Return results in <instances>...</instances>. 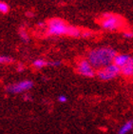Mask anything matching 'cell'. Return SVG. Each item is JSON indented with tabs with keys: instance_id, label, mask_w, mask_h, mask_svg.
Segmentation results:
<instances>
[{
	"instance_id": "10",
	"label": "cell",
	"mask_w": 133,
	"mask_h": 134,
	"mask_svg": "<svg viewBox=\"0 0 133 134\" xmlns=\"http://www.w3.org/2000/svg\"><path fill=\"white\" fill-rule=\"evenodd\" d=\"M49 64V61H47L46 59H43V58H37V59L33 60L32 62V66L33 68H35V69H43L45 67H48Z\"/></svg>"
},
{
	"instance_id": "19",
	"label": "cell",
	"mask_w": 133,
	"mask_h": 134,
	"mask_svg": "<svg viewBox=\"0 0 133 134\" xmlns=\"http://www.w3.org/2000/svg\"><path fill=\"white\" fill-rule=\"evenodd\" d=\"M132 134H133V129H132Z\"/></svg>"
},
{
	"instance_id": "8",
	"label": "cell",
	"mask_w": 133,
	"mask_h": 134,
	"mask_svg": "<svg viewBox=\"0 0 133 134\" xmlns=\"http://www.w3.org/2000/svg\"><path fill=\"white\" fill-rule=\"evenodd\" d=\"M121 73L125 77H133V57H131L128 64L121 68Z\"/></svg>"
},
{
	"instance_id": "17",
	"label": "cell",
	"mask_w": 133,
	"mask_h": 134,
	"mask_svg": "<svg viewBox=\"0 0 133 134\" xmlns=\"http://www.w3.org/2000/svg\"><path fill=\"white\" fill-rule=\"evenodd\" d=\"M57 99H58V102H60V103H66V101H68V97L66 95H64V94L59 95Z\"/></svg>"
},
{
	"instance_id": "2",
	"label": "cell",
	"mask_w": 133,
	"mask_h": 134,
	"mask_svg": "<svg viewBox=\"0 0 133 134\" xmlns=\"http://www.w3.org/2000/svg\"><path fill=\"white\" fill-rule=\"evenodd\" d=\"M124 20L121 16L114 13H104L101 18L100 24L104 30L108 31H116L123 28Z\"/></svg>"
},
{
	"instance_id": "5",
	"label": "cell",
	"mask_w": 133,
	"mask_h": 134,
	"mask_svg": "<svg viewBox=\"0 0 133 134\" xmlns=\"http://www.w3.org/2000/svg\"><path fill=\"white\" fill-rule=\"evenodd\" d=\"M33 82L31 80H22L16 82L14 84H10L6 88V91L10 94H20V93L27 92L33 88Z\"/></svg>"
},
{
	"instance_id": "3",
	"label": "cell",
	"mask_w": 133,
	"mask_h": 134,
	"mask_svg": "<svg viewBox=\"0 0 133 134\" xmlns=\"http://www.w3.org/2000/svg\"><path fill=\"white\" fill-rule=\"evenodd\" d=\"M69 25L60 18H52L48 21L47 34L51 36H61L68 35Z\"/></svg>"
},
{
	"instance_id": "1",
	"label": "cell",
	"mask_w": 133,
	"mask_h": 134,
	"mask_svg": "<svg viewBox=\"0 0 133 134\" xmlns=\"http://www.w3.org/2000/svg\"><path fill=\"white\" fill-rule=\"evenodd\" d=\"M115 49L109 47H101V48H95L90 49L87 52V59L90 61L94 69H103L108 65L112 64L114 57L116 56Z\"/></svg>"
},
{
	"instance_id": "4",
	"label": "cell",
	"mask_w": 133,
	"mask_h": 134,
	"mask_svg": "<svg viewBox=\"0 0 133 134\" xmlns=\"http://www.w3.org/2000/svg\"><path fill=\"white\" fill-rule=\"evenodd\" d=\"M121 73V69L115 64H110L107 67L100 69L96 72L97 77L102 81H110L116 78Z\"/></svg>"
},
{
	"instance_id": "14",
	"label": "cell",
	"mask_w": 133,
	"mask_h": 134,
	"mask_svg": "<svg viewBox=\"0 0 133 134\" xmlns=\"http://www.w3.org/2000/svg\"><path fill=\"white\" fill-rule=\"evenodd\" d=\"M9 10H10V7L7 3L3 2V1H0V13H8Z\"/></svg>"
},
{
	"instance_id": "15",
	"label": "cell",
	"mask_w": 133,
	"mask_h": 134,
	"mask_svg": "<svg viewBox=\"0 0 133 134\" xmlns=\"http://www.w3.org/2000/svg\"><path fill=\"white\" fill-rule=\"evenodd\" d=\"M93 35V32L90 31H82V34H81V37H83V38H90L91 36Z\"/></svg>"
},
{
	"instance_id": "16",
	"label": "cell",
	"mask_w": 133,
	"mask_h": 134,
	"mask_svg": "<svg viewBox=\"0 0 133 134\" xmlns=\"http://www.w3.org/2000/svg\"><path fill=\"white\" fill-rule=\"evenodd\" d=\"M61 65H62L61 61H57V60H54V61H51V62H49V66H51V67H54V68H58V67H60Z\"/></svg>"
},
{
	"instance_id": "7",
	"label": "cell",
	"mask_w": 133,
	"mask_h": 134,
	"mask_svg": "<svg viewBox=\"0 0 133 134\" xmlns=\"http://www.w3.org/2000/svg\"><path fill=\"white\" fill-rule=\"evenodd\" d=\"M130 58L131 56L128 54H116V56L114 57V60H113V64H115L121 69L125 64H128Z\"/></svg>"
},
{
	"instance_id": "13",
	"label": "cell",
	"mask_w": 133,
	"mask_h": 134,
	"mask_svg": "<svg viewBox=\"0 0 133 134\" xmlns=\"http://www.w3.org/2000/svg\"><path fill=\"white\" fill-rule=\"evenodd\" d=\"M13 62V59L10 56H6V55H0V65L10 64Z\"/></svg>"
},
{
	"instance_id": "9",
	"label": "cell",
	"mask_w": 133,
	"mask_h": 134,
	"mask_svg": "<svg viewBox=\"0 0 133 134\" xmlns=\"http://www.w3.org/2000/svg\"><path fill=\"white\" fill-rule=\"evenodd\" d=\"M132 129H133V121L132 120H129V121L125 122V124L121 126L120 129L118 130V134H128Z\"/></svg>"
},
{
	"instance_id": "6",
	"label": "cell",
	"mask_w": 133,
	"mask_h": 134,
	"mask_svg": "<svg viewBox=\"0 0 133 134\" xmlns=\"http://www.w3.org/2000/svg\"><path fill=\"white\" fill-rule=\"evenodd\" d=\"M76 71L79 73L81 76L87 78L94 77L96 75V71L95 69L92 67V65L90 63V61L87 59H81L77 64L76 67Z\"/></svg>"
},
{
	"instance_id": "18",
	"label": "cell",
	"mask_w": 133,
	"mask_h": 134,
	"mask_svg": "<svg viewBox=\"0 0 133 134\" xmlns=\"http://www.w3.org/2000/svg\"><path fill=\"white\" fill-rule=\"evenodd\" d=\"M124 37H125V38H132L133 37V32L132 31H125L123 34Z\"/></svg>"
},
{
	"instance_id": "12",
	"label": "cell",
	"mask_w": 133,
	"mask_h": 134,
	"mask_svg": "<svg viewBox=\"0 0 133 134\" xmlns=\"http://www.w3.org/2000/svg\"><path fill=\"white\" fill-rule=\"evenodd\" d=\"M19 36L22 41L24 42H28L30 40V36H29V34L27 32V31H25L24 29H20L19 31Z\"/></svg>"
},
{
	"instance_id": "11",
	"label": "cell",
	"mask_w": 133,
	"mask_h": 134,
	"mask_svg": "<svg viewBox=\"0 0 133 134\" xmlns=\"http://www.w3.org/2000/svg\"><path fill=\"white\" fill-rule=\"evenodd\" d=\"M81 34H82V31L79 28L69 25V31H68V35L70 36V37H76L77 38V37H81Z\"/></svg>"
}]
</instances>
